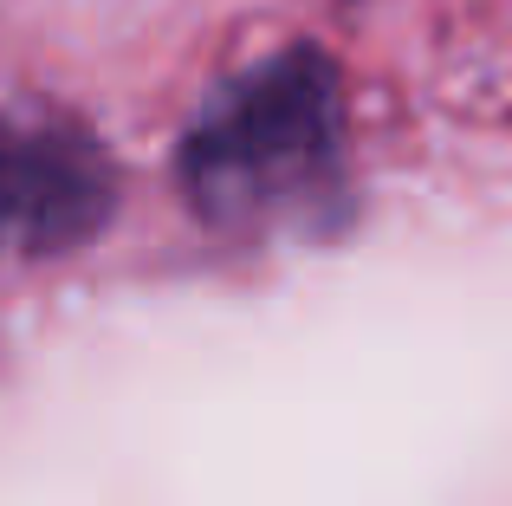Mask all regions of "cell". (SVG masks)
Wrapping results in <instances>:
<instances>
[{
  "label": "cell",
  "instance_id": "7a4b0ae2",
  "mask_svg": "<svg viewBox=\"0 0 512 506\" xmlns=\"http://www.w3.org/2000/svg\"><path fill=\"white\" fill-rule=\"evenodd\" d=\"M117 169L65 117H0V260L65 253L111 221Z\"/></svg>",
  "mask_w": 512,
  "mask_h": 506
},
{
  "label": "cell",
  "instance_id": "6da1fadb",
  "mask_svg": "<svg viewBox=\"0 0 512 506\" xmlns=\"http://www.w3.org/2000/svg\"><path fill=\"white\" fill-rule=\"evenodd\" d=\"M182 189L227 234L344 215V98L325 52L286 46L221 85L182 137Z\"/></svg>",
  "mask_w": 512,
  "mask_h": 506
}]
</instances>
